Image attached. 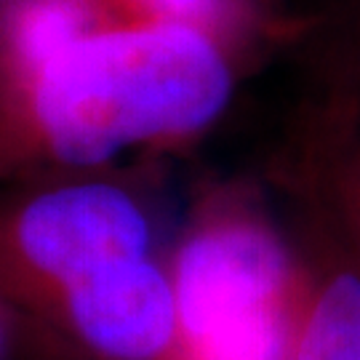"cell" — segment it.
I'll list each match as a JSON object with an SVG mask.
<instances>
[{
	"instance_id": "cell-1",
	"label": "cell",
	"mask_w": 360,
	"mask_h": 360,
	"mask_svg": "<svg viewBox=\"0 0 360 360\" xmlns=\"http://www.w3.org/2000/svg\"><path fill=\"white\" fill-rule=\"evenodd\" d=\"M230 96L224 40L112 22L0 107V166L22 147L67 168H96L139 147L187 142L217 123Z\"/></svg>"
},
{
	"instance_id": "cell-2",
	"label": "cell",
	"mask_w": 360,
	"mask_h": 360,
	"mask_svg": "<svg viewBox=\"0 0 360 360\" xmlns=\"http://www.w3.org/2000/svg\"><path fill=\"white\" fill-rule=\"evenodd\" d=\"M176 296L174 360H288L304 262L267 219L219 203L166 264Z\"/></svg>"
},
{
	"instance_id": "cell-3",
	"label": "cell",
	"mask_w": 360,
	"mask_h": 360,
	"mask_svg": "<svg viewBox=\"0 0 360 360\" xmlns=\"http://www.w3.org/2000/svg\"><path fill=\"white\" fill-rule=\"evenodd\" d=\"M142 257L150 214L110 181H65L0 208V294L43 315L83 278Z\"/></svg>"
},
{
	"instance_id": "cell-4",
	"label": "cell",
	"mask_w": 360,
	"mask_h": 360,
	"mask_svg": "<svg viewBox=\"0 0 360 360\" xmlns=\"http://www.w3.org/2000/svg\"><path fill=\"white\" fill-rule=\"evenodd\" d=\"M46 315L96 360L176 355V296L168 267L155 257L129 259L83 278Z\"/></svg>"
},
{
	"instance_id": "cell-5",
	"label": "cell",
	"mask_w": 360,
	"mask_h": 360,
	"mask_svg": "<svg viewBox=\"0 0 360 360\" xmlns=\"http://www.w3.org/2000/svg\"><path fill=\"white\" fill-rule=\"evenodd\" d=\"M117 22L107 0H0V107L80 40Z\"/></svg>"
},
{
	"instance_id": "cell-6",
	"label": "cell",
	"mask_w": 360,
	"mask_h": 360,
	"mask_svg": "<svg viewBox=\"0 0 360 360\" xmlns=\"http://www.w3.org/2000/svg\"><path fill=\"white\" fill-rule=\"evenodd\" d=\"M288 360H360V272L336 240L315 264H304Z\"/></svg>"
},
{
	"instance_id": "cell-7",
	"label": "cell",
	"mask_w": 360,
	"mask_h": 360,
	"mask_svg": "<svg viewBox=\"0 0 360 360\" xmlns=\"http://www.w3.org/2000/svg\"><path fill=\"white\" fill-rule=\"evenodd\" d=\"M312 131L309 176L339 248L360 272V129L347 110H328Z\"/></svg>"
},
{
	"instance_id": "cell-8",
	"label": "cell",
	"mask_w": 360,
	"mask_h": 360,
	"mask_svg": "<svg viewBox=\"0 0 360 360\" xmlns=\"http://www.w3.org/2000/svg\"><path fill=\"white\" fill-rule=\"evenodd\" d=\"M117 22L190 27L227 40L240 22L238 0H107Z\"/></svg>"
},
{
	"instance_id": "cell-9",
	"label": "cell",
	"mask_w": 360,
	"mask_h": 360,
	"mask_svg": "<svg viewBox=\"0 0 360 360\" xmlns=\"http://www.w3.org/2000/svg\"><path fill=\"white\" fill-rule=\"evenodd\" d=\"M8 355V318H6V299L0 294V360Z\"/></svg>"
}]
</instances>
